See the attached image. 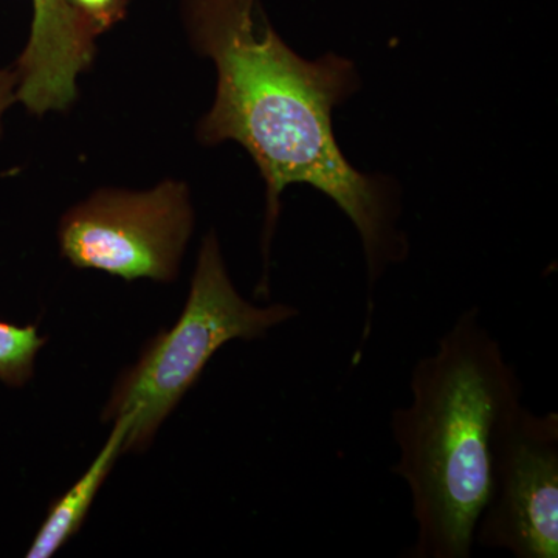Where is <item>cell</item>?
Returning <instances> with one entry per match:
<instances>
[{
	"mask_svg": "<svg viewBox=\"0 0 558 558\" xmlns=\"http://www.w3.org/2000/svg\"><path fill=\"white\" fill-rule=\"evenodd\" d=\"M191 40L218 70L215 105L202 120L207 145L233 140L266 182L264 255L269 256L279 197L307 183L336 202L359 231L369 293L389 264L407 258L389 182L355 170L332 128V110L359 89L355 65L328 53L299 57L271 27L259 0H182Z\"/></svg>",
	"mask_w": 558,
	"mask_h": 558,
	"instance_id": "1",
	"label": "cell"
},
{
	"mask_svg": "<svg viewBox=\"0 0 558 558\" xmlns=\"http://www.w3.org/2000/svg\"><path fill=\"white\" fill-rule=\"evenodd\" d=\"M523 385L478 307L462 312L435 351L411 369L410 402L391 413L392 473L407 484L413 558H469L495 433L520 405Z\"/></svg>",
	"mask_w": 558,
	"mask_h": 558,
	"instance_id": "2",
	"label": "cell"
},
{
	"mask_svg": "<svg viewBox=\"0 0 558 558\" xmlns=\"http://www.w3.org/2000/svg\"><path fill=\"white\" fill-rule=\"evenodd\" d=\"M299 314L289 304L256 306L245 300L229 277L218 238L211 231L202 244L189 299L178 322L157 333L143 348L137 362L123 371L101 421L131 416L123 453H145L161 424L223 344L263 339Z\"/></svg>",
	"mask_w": 558,
	"mask_h": 558,
	"instance_id": "3",
	"label": "cell"
},
{
	"mask_svg": "<svg viewBox=\"0 0 558 558\" xmlns=\"http://www.w3.org/2000/svg\"><path fill=\"white\" fill-rule=\"evenodd\" d=\"M194 227L190 191L167 180L143 193L102 190L62 216L58 240L76 269L171 282Z\"/></svg>",
	"mask_w": 558,
	"mask_h": 558,
	"instance_id": "4",
	"label": "cell"
},
{
	"mask_svg": "<svg viewBox=\"0 0 558 558\" xmlns=\"http://www.w3.org/2000/svg\"><path fill=\"white\" fill-rule=\"evenodd\" d=\"M473 542L515 558L558 557L557 411L520 403L499 424Z\"/></svg>",
	"mask_w": 558,
	"mask_h": 558,
	"instance_id": "5",
	"label": "cell"
},
{
	"mask_svg": "<svg viewBox=\"0 0 558 558\" xmlns=\"http://www.w3.org/2000/svg\"><path fill=\"white\" fill-rule=\"evenodd\" d=\"M27 46L17 60V101L35 116L68 109L76 100V78L95 57L98 32L68 0H32Z\"/></svg>",
	"mask_w": 558,
	"mask_h": 558,
	"instance_id": "6",
	"label": "cell"
},
{
	"mask_svg": "<svg viewBox=\"0 0 558 558\" xmlns=\"http://www.w3.org/2000/svg\"><path fill=\"white\" fill-rule=\"evenodd\" d=\"M113 424L116 425L105 447L90 468L64 495L51 502L49 512L27 550L28 558L53 557L83 527L98 492L112 472L117 459L123 454L124 439L130 432L132 417L121 416Z\"/></svg>",
	"mask_w": 558,
	"mask_h": 558,
	"instance_id": "7",
	"label": "cell"
},
{
	"mask_svg": "<svg viewBox=\"0 0 558 558\" xmlns=\"http://www.w3.org/2000/svg\"><path fill=\"white\" fill-rule=\"evenodd\" d=\"M47 341L36 325L0 322V381L10 388L25 387L35 376L36 357Z\"/></svg>",
	"mask_w": 558,
	"mask_h": 558,
	"instance_id": "8",
	"label": "cell"
},
{
	"mask_svg": "<svg viewBox=\"0 0 558 558\" xmlns=\"http://www.w3.org/2000/svg\"><path fill=\"white\" fill-rule=\"evenodd\" d=\"M72 9L89 21L98 35L124 20L130 0H68Z\"/></svg>",
	"mask_w": 558,
	"mask_h": 558,
	"instance_id": "9",
	"label": "cell"
},
{
	"mask_svg": "<svg viewBox=\"0 0 558 558\" xmlns=\"http://www.w3.org/2000/svg\"><path fill=\"white\" fill-rule=\"evenodd\" d=\"M20 76L16 69H0V134H2V117L5 110L17 101Z\"/></svg>",
	"mask_w": 558,
	"mask_h": 558,
	"instance_id": "10",
	"label": "cell"
}]
</instances>
